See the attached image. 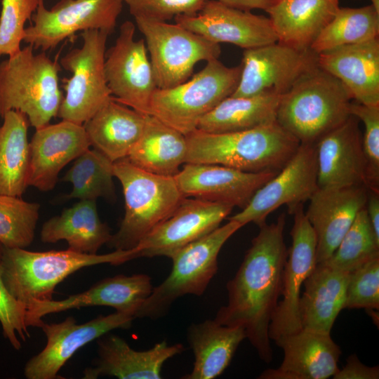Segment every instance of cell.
<instances>
[{"instance_id": "cell-1", "label": "cell", "mask_w": 379, "mask_h": 379, "mask_svg": "<svg viewBox=\"0 0 379 379\" xmlns=\"http://www.w3.org/2000/svg\"><path fill=\"white\" fill-rule=\"evenodd\" d=\"M285 224L282 213L276 222L259 227L237 272L226 285L227 303L214 319L222 325L244 328L246 338L266 363L272 360L269 326L281 295L288 257Z\"/></svg>"}, {"instance_id": "cell-2", "label": "cell", "mask_w": 379, "mask_h": 379, "mask_svg": "<svg viewBox=\"0 0 379 379\" xmlns=\"http://www.w3.org/2000/svg\"><path fill=\"white\" fill-rule=\"evenodd\" d=\"M185 163L218 164L246 172L279 171L300 142L277 121L224 133L195 129L185 135Z\"/></svg>"}, {"instance_id": "cell-3", "label": "cell", "mask_w": 379, "mask_h": 379, "mask_svg": "<svg viewBox=\"0 0 379 379\" xmlns=\"http://www.w3.org/2000/svg\"><path fill=\"white\" fill-rule=\"evenodd\" d=\"M138 251L135 247L100 255L69 249L38 252L4 247L2 278L11 295L27 307L33 301L52 300L57 285L80 269L105 263L121 265L137 258Z\"/></svg>"}, {"instance_id": "cell-4", "label": "cell", "mask_w": 379, "mask_h": 379, "mask_svg": "<svg viewBox=\"0 0 379 379\" xmlns=\"http://www.w3.org/2000/svg\"><path fill=\"white\" fill-rule=\"evenodd\" d=\"M352 100L345 86L318 66L281 95L277 121L300 143L315 144L348 119Z\"/></svg>"}, {"instance_id": "cell-5", "label": "cell", "mask_w": 379, "mask_h": 379, "mask_svg": "<svg viewBox=\"0 0 379 379\" xmlns=\"http://www.w3.org/2000/svg\"><path fill=\"white\" fill-rule=\"evenodd\" d=\"M28 44L0 63V117L11 111L25 114L36 129L57 117L63 98L60 65Z\"/></svg>"}, {"instance_id": "cell-6", "label": "cell", "mask_w": 379, "mask_h": 379, "mask_svg": "<svg viewBox=\"0 0 379 379\" xmlns=\"http://www.w3.org/2000/svg\"><path fill=\"white\" fill-rule=\"evenodd\" d=\"M113 174L122 186L125 213L107 244L115 250H129L167 219L185 197L174 177L144 171L127 158L113 162Z\"/></svg>"}, {"instance_id": "cell-7", "label": "cell", "mask_w": 379, "mask_h": 379, "mask_svg": "<svg viewBox=\"0 0 379 379\" xmlns=\"http://www.w3.org/2000/svg\"><path fill=\"white\" fill-rule=\"evenodd\" d=\"M241 64L229 67L218 58L206 62L190 79L168 88H157L149 107L152 115L185 135L237 87Z\"/></svg>"}, {"instance_id": "cell-8", "label": "cell", "mask_w": 379, "mask_h": 379, "mask_svg": "<svg viewBox=\"0 0 379 379\" xmlns=\"http://www.w3.org/2000/svg\"><path fill=\"white\" fill-rule=\"evenodd\" d=\"M229 220L211 233L188 244L171 258L173 267L168 277L154 287L135 314V318L153 319L166 314L178 298L187 294L200 296L218 272V256L225 243L241 227Z\"/></svg>"}, {"instance_id": "cell-9", "label": "cell", "mask_w": 379, "mask_h": 379, "mask_svg": "<svg viewBox=\"0 0 379 379\" xmlns=\"http://www.w3.org/2000/svg\"><path fill=\"white\" fill-rule=\"evenodd\" d=\"M108 35L100 30L83 31L82 46L60 59V66L72 74L62 79L65 93L57 115L62 120L83 125L112 98L105 72Z\"/></svg>"}, {"instance_id": "cell-10", "label": "cell", "mask_w": 379, "mask_h": 379, "mask_svg": "<svg viewBox=\"0 0 379 379\" xmlns=\"http://www.w3.org/2000/svg\"><path fill=\"white\" fill-rule=\"evenodd\" d=\"M145 37L157 88H168L186 81L200 61L218 58L219 44L168 22L135 18Z\"/></svg>"}, {"instance_id": "cell-11", "label": "cell", "mask_w": 379, "mask_h": 379, "mask_svg": "<svg viewBox=\"0 0 379 379\" xmlns=\"http://www.w3.org/2000/svg\"><path fill=\"white\" fill-rule=\"evenodd\" d=\"M124 0H60L47 9L41 0L25 27L23 41L42 51L55 48L79 31H114Z\"/></svg>"}, {"instance_id": "cell-12", "label": "cell", "mask_w": 379, "mask_h": 379, "mask_svg": "<svg viewBox=\"0 0 379 379\" xmlns=\"http://www.w3.org/2000/svg\"><path fill=\"white\" fill-rule=\"evenodd\" d=\"M317 160L315 144H300L294 155L277 174L259 188L241 212L228 220L242 226L253 222L258 227L281 206L292 215L317 190Z\"/></svg>"}, {"instance_id": "cell-13", "label": "cell", "mask_w": 379, "mask_h": 379, "mask_svg": "<svg viewBox=\"0 0 379 379\" xmlns=\"http://www.w3.org/2000/svg\"><path fill=\"white\" fill-rule=\"evenodd\" d=\"M239 84L231 96L281 95L318 67V54L277 41L244 49Z\"/></svg>"}, {"instance_id": "cell-14", "label": "cell", "mask_w": 379, "mask_h": 379, "mask_svg": "<svg viewBox=\"0 0 379 379\" xmlns=\"http://www.w3.org/2000/svg\"><path fill=\"white\" fill-rule=\"evenodd\" d=\"M135 33L132 22L121 24L114 44L105 53V77L114 100L149 114L157 87L145 40L135 39Z\"/></svg>"}, {"instance_id": "cell-15", "label": "cell", "mask_w": 379, "mask_h": 379, "mask_svg": "<svg viewBox=\"0 0 379 379\" xmlns=\"http://www.w3.org/2000/svg\"><path fill=\"white\" fill-rule=\"evenodd\" d=\"M292 215L291 246L283 272L281 299L269 326V338L275 343L302 329L299 313L301 288L317 265V238L303 211V204Z\"/></svg>"}, {"instance_id": "cell-16", "label": "cell", "mask_w": 379, "mask_h": 379, "mask_svg": "<svg viewBox=\"0 0 379 379\" xmlns=\"http://www.w3.org/2000/svg\"><path fill=\"white\" fill-rule=\"evenodd\" d=\"M135 317L116 311L78 324L72 317L58 324L43 323L40 328L46 337L41 352L26 363L24 374L27 379H55L66 362L81 348L95 339L116 328H129Z\"/></svg>"}, {"instance_id": "cell-17", "label": "cell", "mask_w": 379, "mask_h": 379, "mask_svg": "<svg viewBox=\"0 0 379 379\" xmlns=\"http://www.w3.org/2000/svg\"><path fill=\"white\" fill-rule=\"evenodd\" d=\"M233 207L196 198L185 197L174 212L138 245V258H171L188 244L218 228Z\"/></svg>"}, {"instance_id": "cell-18", "label": "cell", "mask_w": 379, "mask_h": 379, "mask_svg": "<svg viewBox=\"0 0 379 379\" xmlns=\"http://www.w3.org/2000/svg\"><path fill=\"white\" fill-rule=\"evenodd\" d=\"M277 172L252 173L218 164L185 163L174 179L184 197L243 209L255 192Z\"/></svg>"}, {"instance_id": "cell-19", "label": "cell", "mask_w": 379, "mask_h": 379, "mask_svg": "<svg viewBox=\"0 0 379 379\" xmlns=\"http://www.w3.org/2000/svg\"><path fill=\"white\" fill-rule=\"evenodd\" d=\"M177 24L216 44H234L244 49L278 41L270 19L208 0L196 15H178Z\"/></svg>"}, {"instance_id": "cell-20", "label": "cell", "mask_w": 379, "mask_h": 379, "mask_svg": "<svg viewBox=\"0 0 379 379\" xmlns=\"http://www.w3.org/2000/svg\"><path fill=\"white\" fill-rule=\"evenodd\" d=\"M151 277L145 274H118L104 279L86 291L62 300L33 301L26 307V324L41 327L42 317L52 313L90 306L112 307L117 312L135 314L152 290Z\"/></svg>"}, {"instance_id": "cell-21", "label": "cell", "mask_w": 379, "mask_h": 379, "mask_svg": "<svg viewBox=\"0 0 379 379\" xmlns=\"http://www.w3.org/2000/svg\"><path fill=\"white\" fill-rule=\"evenodd\" d=\"M365 185L319 188L309 199L305 214L317 238V264L328 259L337 248L359 212L366 206Z\"/></svg>"}, {"instance_id": "cell-22", "label": "cell", "mask_w": 379, "mask_h": 379, "mask_svg": "<svg viewBox=\"0 0 379 379\" xmlns=\"http://www.w3.org/2000/svg\"><path fill=\"white\" fill-rule=\"evenodd\" d=\"M90 147L83 125L62 120L36 129L29 142V186L52 190L61 170Z\"/></svg>"}, {"instance_id": "cell-23", "label": "cell", "mask_w": 379, "mask_h": 379, "mask_svg": "<svg viewBox=\"0 0 379 379\" xmlns=\"http://www.w3.org/2000/svg\"><path fill=\"white\" fill-rule=\"evenodd\" d=\"M359 121L351 114L315 143L318 187L366 186V164Z\"/></svg>"}, {"instance_id": "cell-24", "label": "cell", "mask_w": 379, "mask_h": 379, "mask_svg": "<svg viewBox=\"0 0 379 379\" xmlns=\"http://www.w3.org/2000/svg\"><path fill=\"white\" fill-rule=\"evenodd\" d=\"M284 351L279 367L267 369L261 379H327L339 370L342 353L331 333L302 328L276 343Z\"/></svg>"}, {"instance_id": "cell-25", "label": "cell", "mask_w": 379, "mask_h": 379, "mask_svg": "<svg viewBox=\"0 0 379 379\" xmlns=\"http://www.w3.org/2000/svg\"><path fill=\"white\" fill-rule=\"evenodd\" d=\"M98 358L95 366L84 371L85 379L114 376L119 379H159L164 364L182 353L180 343L168 345L166 341L155 344L145 351H136L127 342L114 334L99 338Z\"/></svg>"}, {"instance_id": "cell-26", "label": "cell", "mask_w": 379, "mask_h": 379, "mask_svg": "<svg viewBox=\"0 0 379 379\" xmlns=\"http://www.w3.org/2000/svg\"><path fill=\"white\" fill-rule=\"evenodd\" d=\"M318 66L337 78L354 101L379 105L378 38L321 52Z\"/></svg>"}, {"instance_id": "cell-27", "label": "cell", "mask_w": 379, "mask_h": 379, "mask_svg": "<svg viewBox=\"0 0 379 379\" xmlns=\"http://www.w3.org/2000/svg\"><path fill=\"white\" fill-rule=\"evenodd\" d=\"M147 115L112 97L83 126L91 146L114 162L128 156L143 133Z\"/></svg>"}, {"instance_id": "cell-28", "label": "cell", "mask_w": 379, "mask_h": 379, "mask_svg": "<svg viewBox=\"0 0 379 379\" xmlns=\"http://www.w3.org/2000/svg\"><path fill=\"white\" fill-rule=\"evenodd\" d=\"M339 8V0H276L266 12L279 42L307 50Z\"/></svg>"}, {"instance_id": "cell-29", "label": "cell", "mask_w": 379, "mask_h": 379, "mask_svg": "<svg viewBox=\"0 0 379 379\" xmlns=\"http://www.w3.org/2000/svg\"><path fill=\"white\" fill-rule=\"evenodd\" d=\"M349 273L322 262L305 280L299 313L302 328L331 333L346 300Z\"/></svg>"}, {"instance_id": "cell-30", "label": "cell", "mask_w": 379, "mask_h": 379, "mask_svg": "<svg viewBox=\"0 0 379 379\" xmlns=\"http://www.w3.org/2000/svg\"><path fill=\"white\" fill-rule=\"evenodd\" d=\"M96 200H80L65 208L60 215L52 217L42 225L40 237L44 243L65 240L67 249L86 254H98L108 244L110 228L98 215Z\"/></svg>"}, {"instance_id": "cell-31", "label": "cell", "mask_w": 379, "mask_h": 379, "mask_svg": "<svg viewBox=\"0 0 379 379\" xmlns=\"http://www.w3.org/2000/svg\"><path fill=\"white\" fill-rule=\"evenodd\" d=\"M246 338L244 328L222 325L215 319L192 324L187 340L194 362L185 379H214L230 365L240 343Z\"/></svg>"}, {"instance_id": "cell-32", "label": "cell", "mask_w": 379, "mask_h": 379, "mask_svg": "<svg viewBox=\"0 0 379 379\" xmlns=\"http://www.w3.org/2000/svg\"><path fill=\"white\" fill-rule=\"evenodd\" d=\"M186 136L152 115H147L143 133L126 157L147 172L174 177L185 164Z\"/></svg>"}, {"instance_id": "cell-33", "label": "cell", "mask_w": 379, "mask_h": 379, "mask_svg": "<svg viewBox=\"0 0 379 379\" xmlns=\"http://www.w3.org/2000/svg\"><path fill=\"white\" fill-rule=\"evenodd\" d=\"M0 126V195L20 197L29 186V142L27 117L11 110Z\"/></svg>"}, {"instance_id": "cell-34", "label": "cell", "mask_w": 379, "mask_h": 379, "mask_svg": "<svg viewBox=\"0 0 379 379\" xmlns=\"http://www.w3.org/2000/svg\"><path fill=\"white\" fill-rule=\"evenodd\" d=\"M280 98L279 95L268 93L248 97L230 96L206 114L197 129L224 133L274 122Z\"/></svg>"}, {"instance_id": "cell-35", "label": "cell", "mask_w": 379, "mask_h": 379, "mask_svg": "<svg viewBox=\"0 0 379 379\" xmlns=\"http://www.w3.org/2000/svg\"><path fill=\"white\" fill-rule=\"evenodd\" d=\"M379 13L372 5L339 8L310 46L317 54L378 38Z\"/></svg>"}, {"instance_id": "cell-36", "label": "cell", "mask_w": 379, "mask_h": 379, "mask_svg": "<svg viewBox=\"0 0 379 379\" xmlns=\"http://www.w3.org/2000/svg\"><path fill=\"white\" fill-rule=\"evenodd\" d=\"M113 162L98 150L88 149L74 160L61 180L72 184L69 199L96 200L115 197Z\"/></svg>"}, {"instance_id": "cell-37", "label": "cell", "mask_w": 379, "mask_h": 379, "mask_svg": "<svg viewBox=\"0 0 379 379\" xmlns=\"http://www.w3.org/2000/svg\"><path fill=\"white\" fill-rule=\"evenodd\" d=\"M377 257H379V239L375 235L365 206L359 212L333 253L321 262L350 273Z\"/></svg>"}, {"instance_id": "cell-38", "label": "cell", "mask_w": 379, "mask_h": 379, "mask_svg": "<svg viewBox=\"0 0 379 379\" xmlns=\"http://www.w3.org/2000/svg\"><path fill=\"white\" fill-rule=\"evenodd\" d=\"M40 205L20 197L0 195V242L9 248H25L33 241Z\"/></svg>"}, {"instance_id": "cell-39", "label": "cell", "mask_w": 379, "mask_h": 379, "mask_svg": "<svg viewBox=\"0 0 379 379\" xmlns=\"http://www.w3.org/2000/svg\"><path fill=\"white\" fill-rule=\"evenodd\" d=\"M41 0H1L0 56H12L20 50L25 23L32 19Z\"/></svg>"}, {"instance_id": "cell-40", "label": "cell", "mask_w": 379, "mask_h": 379, "mask_svg": "<svg viewBox=\"0 0 379 379\" xmlns=\"http://www.w3.org/2000/svg\"><path fill=\"white\" fill-rule=\"evenodd\" d=\"M350 114L364 126L362 149L366 164V187L379 192V105L351 102Z\"/></svg>"}, {"instance_id": "cell-41", "label": "cell", "mask_w": 379, "mask_h": 379, "mask_svg": "<svg viewBox=\"0 0 379 379\" xmlns=\"http://www.w3.org/2000/svg\"><path fill=\"white\" fill-rule=\"evenodd\" d=\"M344 309H379V257L349 273Z\"/></svg>"}, {"instance_id": "cell-42", "label": "cell", "mask_w": 379, "mask_h": 379, "mask_svg": "<svg viewBox=\"0 0 379 379\" xmlns=\"http://www.w3.org/2000/svg\"><path fill=\"white\" fill-rule=\"evenodd\" d=\"M208 0H124L134 18L168 22L178 15L198 13Z\"/></svg>"}, {"instance_id": "cell-43", "label": "cell", "mask_w": 379, "mask_h": 379, "mask_svg": "<svg viewBox=\"0 0 379 379\" xmlns=\"http://www.w3.org/2000/svg\"><path fill=\"white\" fill-rule=\"evenodd\" d=\"M3 245L0 242V324L4 338L17 350L21 342L29 337L26 324V307L15 300L8 292L2 278L1 258Z\"/></svg>"}, {"instance_id": "cell-44", "label": "cell", "mask_w": 379, "mask_h": 379, "mask_svg": "<svg viewBox=\"0 0 379 379\" xmlns=\"http://www.w3.org/2000/svg\"><path fill=\"white\" fill-rule=\"evenodd\" d=\"M333 379H378L379 367L362 364L356 354L350 355L342 369L332 377Z\"/></svg>"}, {"instance_id": "cell-45", "label": "cell", "mask_w": 379, "mask_h": 379, "mask_svg": "<svg viewBox=\"0 0 379 379\" xmlns=\"http://www.w3.org/2000/svg\"><path fill=\"white\" fill-rule=\"evenodd\" d=\"M366 209L375 235L379 239V192L368 190Z\"/></svg>"}, {"instance_id": "cell-46", "label": "cell", "mask_w": 379, "mask_h": 379, "mask_svg": "<svg viewBox=\"0 0 379 379\" xmlns=\"http://www.w3.org/2000/svg\"><path fill=\"white\" fill-rule=\"evenodd\" d=\"M220 3L237 9L250 11L255 9L266 11L275 0H216Z\"/></svg>"}, {"instance_id": "cell-47", "label": "cell", "mask_w": 379, "mask_h": 379, "mask_svg": "<svg viewBox=\"0 0 379 379\" xmlns=\"http://www.w3.org/2000/svg\"><path fill=\"white\" fill-rule=\"evenodd\" d=\"M373 8L379 13V0H370Z\"/></svg>"}, {"instance_id": "cell-48", "label": "cell", "mask_w": 379, "mask_h": 379, "mask_svg": "<svg viewBox=\"0 0 379 379\" xmlns=\"http://www.w3.org/2000/svg\"><path fill=\"white\" fill-rule=\"evenodd\" d=\"M276 1V0H275Z\"/></svg>"}]
</instances>
